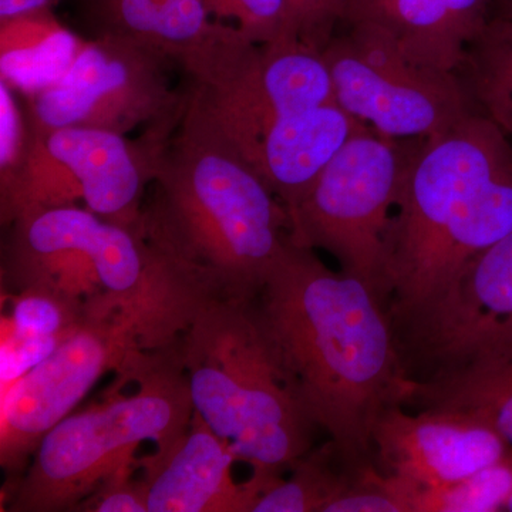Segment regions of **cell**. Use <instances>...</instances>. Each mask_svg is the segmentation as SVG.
Wrapping results in <instances>:
<instances>
[{
    "label": "cell",
    "instance_id": "obj_1",
    "mask_svg": "<svg viewBox=\"0 0 512 512\" xmlns=\"http://www.w3.org/2000/svg\"><path fill=\"white\" fill-rule=\"evenodd\" d=\"M249 303L289 392L329 434L343 460L376 463L372 430L392 404H406L392 319L379 293L348 272L332 271L315 249L288 244Z\"/></svg>",
    "mask_w": 512,
    "mask_h": 512
},
{
    "label": "cell",
    "instance_id": "obj_2",
    "mask_svg": "<svg viewBox=\"0 0 512 512\" xmlns=\"http://www.w3.org/2000/svg\"><path fill=\"white\" fill-rule=\"evenodd\" d=\"M151 184L146 241L214 301L251 302L291 238V218L188 93Z\"/></svg>",
    "mask_w": 512,
    "mask_h": 512
},
{
    "label": "cell",
    "instance_id": "obj_3",
    "mask_svg": "<svg viewBox=\"0 0 512 512\" xmlns=\"http://www.w3.org/2000/svg\"><path fill=\"white\" fill-rule=\"evenodd\" d=\"M194 412L238 461L259 495L312 450L315 424L289 392L248 302L212 301L180 342Z\"/></svg>",
    "mask_w": 512,
    "mask_h": 512
},
{
    "label": "cell",
    "instance_id": "obj_4",
    "mask_svg": "<svg viewBox=\"0 0 512 512\" xmlns=\"http://www.w3.org/2000/svg\"><path fill=\"white\" fill-rule=\"evenodd\" d=\"M194 406L180 349L158 353L138 375L133 394L70 414L40 441L15 485L9 511L74 510L124 468L144 441L173 444L190 427Z\"/></svg>",
    "mask_w": 512,
    "mask_h": 512
},
{
    "label": "cell",
    "instance_id": "obj_5",
    "mask_svg": "<svg viewBox=\"0 0 512 512\" xmlns=\"http://www.w3.org/2000/svg\"><path fill=\"white\" fill-rule=\"evenodd\" d=\"M3 272L18 289H52L133 322L160 319L174 299L173 278L141 232L79 205L46 208L13 222Z\"/></svg>",
    "mask_w": 512,
    "mask_h": 512
},
{
    "label": "cell",
    "instance_id": "obj_6",
    "mask_svg": "<svg viewBox=\"0 0 512 512\" xmlns=\"http://www.w3.org/2000/svg\"><path fill=\"white\" fill-rule=\"evenodd\" d=\"M512 170V143L476 110L413 146L386 238L387 312L393 326L416 308L448 234L478 195Z\"/></svg>",
    "mask_w": 512,
    "mask_h": 512
},
{
    "label": "cell",
    "instance_id": "obj_7",
    "mask_svg": "<svg viewBox=\"0 0 512 512\" xmlns=\"http://www.w3.org/2000/svg\"><path fill=\"white\" fill-rule=\"evenodd\" d=\"M181 66L188 97L255 170L269 138L303 110L335 103L322 53L299 42L258 45L225 23Z\"/></svg>",
    "mask_w": 512,
    "mask_h": 512
},
{
    "label": "cell",
    "instance_id": "obj_8",
    "mask_svg": "<svg viewBox=\"0 0 512 512\" xmlns=\"http://www.w3.org/2000/svg\"><path fill=\"white\" fill-rule=\"evenodd\" d=\"M413 141L360 128L289 214L293 244L328 251L386 306V238Z\"/></svg>",
    "mask_w": 512,
    "mask_h": 512
},
{
    "label": "cell",
    "instance_id": "obj_9",
    "mask_svg": "<svg viewBox=\"0 0 512 512\" xmlns=\"http://www.w3.org/2000/svg\"><path fill=\"white\" fill-rule=\"evenodd\" d=\"M30 128V127H29ZM167 134L147 130L140 140L96 127L30 131L22 167L2 195L3 222L46 208L76 205L141 232L143 195Z\"/></svg>",
    "mask_w": 512,
    "mask_h": 512
},
{
    "label": "cell",
    "instance_id": "obj_10",
    "mask_svg": "<svg viewBox=\"0 0 512 512\" xmlns=\"http://www.w3.org/2000/svg\"><path fill=\"white\" fill-rule=\"evenodd\" d=\"M339 28L322 50L336 101L382 136H441L477 110L460 73L413 62L376 23L342 20Z\"/></svg>",
    "mask_w": 512,
    "mask_h": 512
},
{
    "label": "cell",
    "instance_id": "obj_11",
    "mask_svg": "<svg viewBox=\"0 0 512 512\" xmlns=\"http://www.w3.org/2000/svg\"><path fill=\"white\" fill-rule=\"evenodd\" d=\"M407 379L426 384L512 359V232L394 329Z\"/></svg>",
    "mask_w": 512,
    "mask_h": 512
},
{
    "label": "cell",
    "instance_id": "obj_12",
    "mask_svg": "<svg viewBox=\"0 0 512 512\" xmlns=\"http://www.w3.org/2000/svg\"><path fill=\"white\" fill-rule=\"evenodd\" d=\"M167 57L111 36L83 42L62 79L29 97L30 131L96 127L126 134L170 123L187 93L171 90Z\"/></svg>",
    "mask_w": 512,
    "mask_h": 512
},
{
    "label": "cell",
    "instance_id": "obj_13",
    "mask_svg": "<svg viewBox=\"0 0 512 512\" xmlns=\"http://www.w3.org/2000/svg\"><path fill=\"white\" fill-rule=\"evenodd\" d=\"M153 353L126 320L86 316L46 359L2 389L3 470L20 476L43 437L72 414L101 377L110 370L136 372Z\"/></svg>",
    "mask_w": 512,
    "mask_h": 512
},
{
    "label": "cell",
    "instance_id": "obj_14",
    "mask_svg": "<svg viewBox=\"0 0 512 512\" xmlns=\"http://www.w3.org/2000/svg\"><path fill=\"white\" fill-rule=\"evenodd\" d=\"M377 467L416 488L444 487L501 460L512 450L487 421L461 410L386 407L372 430Z\"/></svg>",
    "mask_w": 512,
    "mask_h": 512
},
{
    "label": "cell",
    "instance_id": "obj_15",
    "mask_svg": "<svg viewBox=\"0 0 512 512\" xmlns=\"http://www.w3.org/2000/svg\"><path fill=\"white\" fill-rule=\"evenodd\" d=\"M235 461L231 444L194 412L183 436L138 461L147 511L252 512L259 491L249 480L235 483Z\"/></svg>",
    "mask_w": 512,
    "mask_h": 512
},
{
    "label": "cell",
    "instance_id": "obj_16",
    "mask_svg": "<svg viewBox=\"0 0 512 512\" xmlns=\"http://www.w3.org/2000/svg\"><path fill=\"white\" fill-rule=\"evenodd\" d=\"M491 3L493 0H349L342 20L376 23L413 62L460 73L468 50L490 23Z\"/></svg>",
    "mask_w": 512,
    "mask_h": 512
},
{
    "label": "cell",
    "instance_id": "obj_17",
    "mask_svg": "<svg viewBox=\"0 0 512 512\" xmlns=\"http://www.w3.org/2000/svg\"><path fill=\"white\" fill-rule=\"evenodd\" d=\"M97 36L147 47L183 64L220 33L225 22L204 0H82Z\"/></svg>",
    "mask_w": 512,
    "mask_h": 512
},
{
    "label": "cell",
    "instance_id": "obj_18",
    "mask_svg": "<svg viewBox=\"0 0 512 512\" xmlns=\"http://www.w3.org/2000/svg\"><path fill=\"white\" fill-rule=\"evenodd\" d=\"M0 25L2 80L29 97L62 79L83 45L52 10L3 20Z\"/></svg>",
    "mask_w": 512,
    "mask_h": 512
},
{
    "label": "cell",
    "instance_id": "obj_19",
    "mask_svg": "<svg viewBox=\"0 0 512 512\" xmlns=\"http://www.w3.org/2000/svg\"><path fill=\"white\" fill-rule=\"evenodd\" d=\"M407 404L461 410L490 423L512 448V359L434 383H414Z\"/></svg>",
    "mask_w": 512,
    "mask_h": 512
},
{
    "label": "cell",
    "instance_id": "obj_20",
    "mask_svg": "<svg viewBox=\"0 0 512 512\" xmlns=\"http://www.w3.org/2000/svg\"><path fill=\"white\" fill-rule=\"evenodd\" d=\"M356 468L343 460L329 440L301 458L291 468L288 480L282 477L266 488L252 512H326L348 487Z\"/></svg>",
    "mask_w": 512,
    "mask_h": 512
},
{
    "label": "cell",
    "instance_id": "obj_21",
    "mask_svg": "<svg viewBox=\"0 0 512 512\" xmlns=\"http://www.w3.org/2000/svg\"><path fill=\"white\" fill-rule=\"evenodd\" d=\"M460 74L476 109L512 143V25L488 23Z\"/></svg>",
    "mask_w": 512,
    "mask_h": 512
},
{
    "label": "cell",
    "instance_id": "obj_22",
    "mask_svg": "<svg viewBox=\"0 0 512 512\" xmlns=\"http://www.w3.org/2000/svg\"><path fill=\"white\" fill-rule=\"evenodd\" d=\"M86 319L83 303L40 286L19 289L12 312L2 318V338L60 345Z\"/></svg>",
    "mask_w": 512,
    "mask_h": 512
},
{
    "label": "cell",
    "instance_id": "obj_23",
    "mask_svg": "<svg viewBox=\"0 0 512 512\" xmlns=\"http://www.w3.org/2000/svg\"><path fill=\"white\" fill-rule=\"evenodd\" d=\"M512 495V450L501 460L444 487H413V512L505 511Z\"/></svg>",
    "mask_w": 512,
    "mask_h": 512
},
{
    "label": "cell",
    "instance_id": "obj_24",
    "mask_svg": "<svg viewBox=\"0 0 512 512\" xmlns=\"http://www.w3.org/2000/svg\"><path fill=\"white\" fill-rule=\"evenodd\" d=\"M215 19L232 22L258 45L291 42L288 39V0H207Z\"/></svg>",
    "mask_w": 512,
    "mask_h": 512
},
{
    "label": "cell",
    "instance_id": "obj_25",
    "mask_svg": "<svg viewBox=\"0 0 512 512\" xmlns=\"http://www.w3.org/2000/svg\"><path fill=\"white\" fill-rule=\"evenodd\" d=\"M349 0H288V39L322 53Z\"/></svg>",
    "mask_w": 512,
    "mask_h": 512
},
{
    "label": "cell",
    "instance_id": "obj_26",
    "mask_svg": "<svg viewBox=\"0 0 512 512\" xmlns=\"http://www.w3.org/2000/svg\"><path fill=\"white\" fill-rule=\"evenodd\" d=\"M30 143L26 109L19 106L16 90L0 80V188L18 174Z\"/></svg>",
    "mask_w": 512,
    "mask_h": 512
},
{
    "label": "cell",
    "instance_id": "obj_27",
    "mask_svg": "<svg viewBox=\"0 0 512 512\" xmlns=\"http://www.w3.org/2000/svg\"><path fill=\"white\" fill-rule=\"evenodd\" d=\"M133 467L124 468L97 488L79 505L80 511L148 512L146 495L140 481L131 478Z\"/></svg>",
    "mask_w": 512,
    "mask_h": 512
},
{
    "label": "cell",
    "instance_id": "obj_28",
    "mask_svg": "<svg viewBox=\"0 0 512 512\" xmlns=\"http://www.w3.org/2000/svg\"><path fill=\"white\" fill-rule=\"evenodd\" d=\"M57 0H0V22L52 10Z\"/></svg>",
    "mask_w": 512,
    "mask_h": 512
},
{
    "label": "cell",
    "instance_id": "obj_29",
    "mask_svg": "<svg viewBox=\"0 0 512 512\" xmlns=\"http://www.w3.org/2000/svg\"><path fill=\"white\" fill-rule=\"evenodd\" d=\"M495 16L505 22H512V0H493Z\"/></svg>",
    "mask_w": 512,
    "mask_h": 512
},
{
    "label": "cell",
    "instance_id": "obj_30",
    "mask_svg": "<svg viewBox=\"0 0 512 512\" xmlns=\"http://www.w3.org/2000/svg\"><path fill=\"white\" fill-rule=\"evenodd\" d=\"M505 511H510V512H512V495H511V497H510V500H508L507 505H505Z\"/></svg>",
    "mask_w": 512,
    "mask_h": 512
},
{
    "label": "cell",
    "instance_id": "obj_31",
    "mask_svg": "<svg viewBox=\"0 0 512 512\" xmlns=\"http://www.w3.org/2000/svg\"><path fill=\"white\" fill-rule=\"evenodd\" d=\"M205 3H207V0H204Z\"/></svg>",
    "mask_w": 512,
    "mask_h": 512
}]
</instances>
